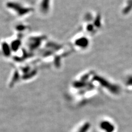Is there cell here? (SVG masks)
<instances>
[{"label": "cell", "mask_w": 132, "mask_h": 132, "mask_svg": "<svg viewBox=\"0 0 132 132\" xmlns=\"http://www.w3.org/2000/svg\"><path fill=\"white\" fill-rule=\"evenodd\" d=\"M6 7L14 15L22 18L30 14L32 11L31 7L16 0H10L6 3Z\"/></svg>", "instance_id": "cell-1"}, {"label": "cell", "mask_w": 132, "mask_h": 132, "mask_svg": "<svg viewBox=\"0 0 132 132\" xmlns=\"http://www.w3.org/2000/svg\"><path fill=\"white\" fill-rule=\"evenodd\" d=\"M51 0H40L38 5V10L39 14L42 15H47L50 10Z\"/></svg>", "instance_id": "cell-2"}, {"label": "cell", "mask_w": 132, "mask_h": 132, "mask_svg": "<svg viewBox=\"0 0 132 132\" xmlns=\"http://www.w3.org/2000/svg\"><path fill=\"white\" fill-rule=\"evenodd\" d=\"M100 128L105 132H113L115 128L112 123L109 121H104L100 124Z\"/></svg>", "instance_id": "cell-3"}, {"label": "cell", "mask_w": 132, "mask_h": 132, "mask_svg": "<svg viewBox=\"0 0 132 132\" xmlns=\"http://www.w3.org/2000/svg\"><path fill=\"white\" fill-rule=\"evenodd\" d=\"M90 128V124L88 122L84 123L80 128L78 131V132H88Z\"/></svg>", "instance_id": "cell-4"}]
</instances>
